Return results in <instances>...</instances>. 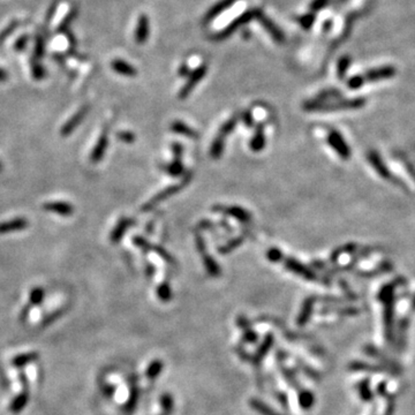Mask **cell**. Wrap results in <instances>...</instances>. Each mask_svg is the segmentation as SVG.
I'll list each match as a JSON object with an SVG mask.
<instances>
[{
  "label": "cell",
  "mask_w": 415,
  "mask_h": 415,
  "mask_svg": "<svg viewBox=\"0 0 415 415\" xmlns=\"http://www.w3.org/2000/svg\"><path fill=\"white\" fill-rule=\"evenodd\" d=\"M241 119H242V123L245 124L247 127L250 128L254 126V117L253 115H251V112L248 111V110H246V111H243L241 113Z\"/></svg>",
  "instance_id": "cell-46"
},
{
  "label": "cell",
  "mask_w": 415,
  "mask_h": 415,
  "mask_svg": "<svg viewBox=\"0 0 415 415\" xmlns=\"http://www.w3.org/2000/svg\"><path fill=\"white\" fill-rule=\"evenodd\" d=\"M190 68H189V66L187 64H182L180 67H179V71H178V73H179V75H180L181 77H185V76H188L189 74H190Z\"/></svg>",
  "instance_id": "cell-52"
},
{
  "label": "cell",
  "mask_w": 415,
  "mask_h": 415,
  "mask_svg": "<svg viewBox=\"0 0 415 415\" xmlns=\"http://www.w3.org/2000/svg\"><path fill=\"white\" fill-rule=\"evenodd\" d=\"M366 353L368 354V355H370V356H373V357H375V359H378L380 360L382 364H383V366H385V367H388V368H390L392 370V372L396 374H399L400 373V367L399 366H398L396 362H393L391 359H389V357H386L383 353H381L380 351H378L377 348H375L374 347V346H366Z\"/></svg>",
  "instance_id": "cell-19"
},
{
  "label": "cell",
  "mask_w": 415,
  "mask_h": 415,
  "mask_svg": "<svg viewBox=\"0 0 415 415\" xmlns=\"http://www.w3.org/2000/svg\"><path fill=\"white\" fill-rule=\"evenodd\" d=\"M195 246H196L197 251L202 256V261H203V264H204L208 274H209L211 277L221 276V272H222L221 267H219V264L215 261V258L213 257V256L208 254L205 241L201 235L200 231H197L196 233H195Z\"/></svg>",
  "instance_id": "cell-5"
},
{
  "label": "cell",
  "mask_w": 415,
  "mask_h": 415,
  "mask_svg": "<svg viewBox=\"0 0 415 415\" xmlns=\"http://www.w3.org/2000/svg\"><path fill=\"white\" fill-rule=\"evenodd\" d=\"M88 112H89V107L88 105H85V107L81 108L74 116H72L71 118H69L67 123L64 124L62 129H60V134H62V136L71 135V134L74 132L75 129L81 125V123L84 120V118L87 117Z\"/></svg>",
  "instance_id": "cell-11"
},
{
  "label": "cell",
  "mask_w": 415,
  "mask_h": 415,
  "mask_svg": "<svg viewBox=\"0 0 415 415\" xmlns=\"http://www.w3.org/2000/svg\"><path fill=\"white\" fill-rule=\"evenodd\" d=\"M364 84H365V80H364V77H362V74L354 75L347 81V87L349 89H353V90L360 89Z\"/></svg>",
  "instance_id": "cell-42"
},
{
  "label": "cell",
  "mask_w": 415,
  "mask_h": 415,
  "mask_svg": "<svg viewBox=\"0 0 415 415\" xmlns=\"http://www.w3.org/2000/svg\"><path fill=\"white\" fill-rule=\"evenodd\" d=\"M44 210L48 211V213L57 214L63 217H69L74 214V206L71 203L64 202V201H51L44 204Z\"/></svg>",
  "instance_id": "cell-13"
},
{
  "label": "cell",
  "mask_w": 415,
  "mask_h": 415,
  "mask_svg": "<svg viewBox=\"0 0 415 415\" xmlns=\"http://www.w3.org/2000/svg\"><path fill=\"white\" fill-rule=\"evenodd\" d=\"M133 225H135V221L132 218H121L119 222H118L117 225L115 226V229L112 230L111 234H110V241L113 245H117V243L120 242V240L123 239V237L126 233L129 227H132Z\"/></svg>",
  "instance_id": "cell-14"
},
{
  "label": "cell",
  "mask_w": 415,
  "mask_h": 415,
  "mask_svg": "<svg viewBox=\"0 0 415 415\" xmlns=\"http://www.w3.org/2000/svg\"><path fill=\"white\" fill-rule=\"evenodd\" d=\"M157 293H158V296H160V299L163 301H169L171 298H172V292H171V287L168 282L162 283L160 286H158Z\"/></svg>",
  "instance_id": "cell-39"
},
{
  "label": "cell",
  "mask_w": 415,
  "mask_h": 415,
  "mask_svg": "<svg viewBox=\"0 0 415 415\" xmlns=\"http://www.w3.org/2000/svg\"><path fill=\"white\" fill-rule=\"evenodd\" d=\"M44 300V290L42 287H35L34 290H31L29 301L32 306H38L43 302Z\"/></svg>",
  "instance_id": "cell-37"
},
{
  "label": "cell",
  "mask_w": 415,
  "mask_h": 415,
  "mask_svg": "<svg viewBox=\"0 0 415 415\" xmlns=\"http://www.w3.org/2000/svg\"><path fill=\"white\" fill-rule=\"evenodd\" d=\"M133 243L136 247L141 248V249L143 251H148V247L150 245V243L148 242V240H145L144 238H142V237H134L133 238Z\"/></svg>",
  "instance_id": "cell-47"
},
{
  "label": "cell",
  "mask_w": 415,
  "mask_h": 415,
  "mask_svg": "<svg viewBox=\"0 0 415 415\" xmlns=\"http://www.w3.org/2000/svg\"><path fill=\"white\" fill-rule=\"evenodd\" d=\"M258 21L260 23L262 24V27L266 29L268 32H269V35L271 36V38L275 40L277 43H284L285 42V35L283 30L280 29V28L277 26V24L272 21V20L269 18V16H267L264 13H262L261 15L258 16Z\"/></svg>",
  "instance_id": "cell-12"
},
{
  "label": "cell",
  "mask_w": 415,
  "mask_h": 415,
  "mask_svg": "<svg viewBox=\"0 0 415 415\" xmlns=\"http://www.w3.org/2000/svg\"><path fill=\"white\" fill-rule=\"evenodd\" d=\"M366 104L365 98H353V99H341L337 101H324L319 99H310L304 101L302 108L307 112H331L337 110H348V109H360Z\"/></svg>",
  "instance_id": "cell-1"
},
{
  "label": "cell",
  "mask_w": 415,
  "mask_h": 415,
  "mask_svg": "<svg viewBox=\"0 0 415 415\" xmlns=\"http://www.w3.org/2000/svg\"><path fill=\"white\" fill-rule=\"evenodd\" d=\"M331 28H332V21H331V20H329V21L324 22V24H323V30H324V31L330 30Z\"/></svg>",
  "instance_id": "cell-54"
},
{
  "label": "cell",
  "mask_w": 415,
  "mask_h": 415,
  "mask_svg": "<svg viewBox=\"0 0 415 415\" xmlns=\"http://www.w3.org/2000/svg\"><path fill=\"white\" fill-rule=\"evenodd\" d=\"M213 210L217 214H224L227 216H231L237 219V221L241 222L243 224H249L251 221V216L248 213L247 210L242 209V208L233 205V206H227V205H222V204H216L213 206Z\"/></svg>",
  "instance_id": "cell-9"
},
{
  "label": "cell",
  "mask_w": 415,
  "mask_h": 415,
  "mask_svg": "<svg viewBox=\"0 0 415 415\" xmlns=\"http://www.w3.org/2000/svg\"><path fill=\"white\" fill-rule=\"evenodd\" d=\"M254 407H255L256 409H257V410H260V412H261V413L266 414V415H276L274 412H272V410H270L269 408H268L267 406L262 405L261 402H258V401L254 402ZM277 415H278V414H277Z\"/></svg>",
  "instance_id": "cell-50"
},
{
  "label": "cell",
  "mask_w": 415,
  "mask_h": 415,
  "mask_svg": "<svg viewBox=\"0 0 415 415\" xmlns=\"http://www.w3.org/2000/svg\"><path fill=\"white\" fill-rule=\"evenodd\" d=\"M31 73L35 80H42L45 76V69L38 62L31 63Z\"/></svg>",
  "instance_id": "cell-41"
},
{
  "label": "cell",
  "mask_w": 415,
  "mask_h": 415,
  "mask_svg": "<svg viewBox=\"0 0 415 415\" xmlns=\"http://www.w3.org/2000/svg\"><path fill=\"white\" fill-rule=\"evenodd\" d=\"M216 225L213 224V222L210 221H201L200 223L197 224V231H202V230H211V229H215Z\"/></svg>",
  "instance_id": "cell-49"
},
{
  "label": "cell",
  "mask_w": 415,
  "mask_h": 415,
  "mask_svg": "<svg viewBox=\"0 0 415 415\" xmlns=\"http://www.w3.org/2000/svg\"><path fill=\"white\" fill-rule=\"evenodd\" d=\"M368 160L370 161L372 165L374 166V169L377 171L378 174H380L382 178L391 179V173H390L389 170L385 168V165L383 164V162H382L380 156H378V153H376L375 151H370L368 154Z\"/></svg>",
  "instance_id": "cell-24"
},
{
  "label": "cell",
  "mask_w": 415,
  "mask_h": 415,
  "mask_svg": "<svg viewBox=\"0 0 415 415\" xmlns=\"http://www.w3.org/2000/svg\"><path fill=\"white\" fill-rule=\"evenodd\" d=\"M267 258L269 260L270 262H274V263L282 262L284 258V254L282 253V250L278 249V248L272 247L267 251Z\"/></svg>",
  "instance_id": "cell-40"
},
{
  "label": "cell",
  "mask_w": 415,
  "mask_h": 415,
  "mask_svg": "<svg viewBox=\"0 0 415 415\" xmlns=\"http://www.w3.org/2000/svg\"><path fill=\"white\" fill-rule=\"evenodd\" d=\"M109 145V136H108V129L100 134L98 140H97L95 146H93L92 151L90 153V162L91 163H98L103 160L105 152L108 150Z\"/></svg>",
  "instance_id": "cell-15"
},
{
  "label": "cell",
  "mask_w": 415,
  "mask_h": 415,
  "mask_svg": "<svg viewBox=\"0 0 415 415\" xmlns=\"http://www.w3.org/2000/svg\"><path fill=\"white\" fill-rule=\"evenodd\" d=\"M394 75H396V68H394L392 65H385V66L369 69V71L362 74V77H364L366 83L376 82V81L381 80H388L391 79Z\"/></svg>",
  "instance_id": "cell-8"
},
{
  "label": "cell",
  "mask_w": 415,
  "mask_h": 415,
  "mask_svg": "<svg viewBox=\"0 0 415 415\" xmlns=\"http://www.w3.org/2000/svg\"><path fill=\"white\" fill-rule=\"evenodd\" d=\"M163 170H164L169 176L173 177V178L181 177L185 174V168H184V164H182L181 158H174V160L171 163H169L168 165H164Z\"/></svg>",
  "instance_id": "cell-25"
},
{
  "label": "cell",
  "mask_w": 415,
  "mask_h": 415,
  "mask_svg": "<svg viewBox=\"0 0 415 415\" xmlns=\"http://www.w3.org/2000/svg\"><path fill=\"white\" fill-rule=\"evenodd\" d=\"M38 357H39V353L37 352H29V353L20 354V355L15 356L14 359L12 360V365H13L16 368H21L28 364H31V362L38 360Z\"/></svg>",
  "instance_id": "cell-26"
},
{
  "label": "cell",
  "mask_w": 415,
  "mask_h": 415,
  "mask_svg": "<svg viewBox=\"0 0 415 415\" xmlns=\"http://www.w3.org/2000/svg\"><path fill=\"white\" fill-rule=\"evenodd\" d=\"M249 146L251 149V151L254 152H260L262 151L266 146V135H264V124L260 123L256 126L255 133L251 140L249 142Z\"/></svg>",
  "instance_id": "cell-21"
},
{
  "label": "cell",
  "mask_w": 415,
  "mask_h": 415,
  "mask_svg": "<svg viewBox=\"0 0 415 415\" xmlns=\"http://www.w3.org/2000/svg\"><path fill=\"white\" fill-rule=\"evenodd\" d=\"M3 171V164H2V162H0V172H2Z\"/></svg>",
  "instance_id": "cell-56"
},
{
  "label": "cell",
  "mask_w": 415,
  "mask_h": 415,
  "mask_svg": "<svg viewBox=\"0 0 415 415\" xmlns=\"http://www.w3.org/2000/svg\"><path fill=\"white\" fill-rule=\"evenodd\" d=\"M296 21H298L300 26L302 27V29L310 30L316 21V14L313 13V12H309V13L299 16V18L296 19Z\"/></svg>",
  "instance_id": "cell-32"
},
{
  "label": "cell",
  "mask_w": 415,
  "mask_h": 415,
  "mask_svg": "<svg viewBox=\"0 0 415 415\" xmlns=\"http://www.w3.org/2000/svg\"><path fill=\"white\" fill-rule=\"evenodd\" d=\"M28 402H29V393L22 392L21 394H19L18 397H15L13 401L11 402L10 410L13 414H18L20 412H22Z\"/></svg>",
  "instance_id": "cell-28"
},
{
  "label": "cell",
  "mask_w": 415,
  "mask_h": 415,
  "mask_svg": "<svg viewBox=\"0 0 415 415\" xmlns=\"http://www.w3.org/2000/svg\"><path fill=\"white\" fill-rule=\"evenodd\" d=\"M8 79V74L5 69H3L0 67V82H5V81Z\"/></svg>",
  "instance_id": "cell-53"
},
{
  "label": "cell",
  "mask_w": 415,
  "mask_h": 415,
  "mask_svg": "<svg viewBox=\"0 0 415 415\" xmlns=\"http://www.w3.org/2000/svg\"><path fill=\"white\" fill-rule=\"evenodd\" d=\"M330 3V0H313L309 5V12H313V13H317V12L322 11L323 8L327 7Z\"/></svg>",
  "instance_id": "cell-43"
},
{
  "label": "cell",
  "mask_w": 415,
  "mask_h": 415,
  "mask_svg": "<svg viewBox=\"0 0 415 415\" xmlns=\"http://www.w3.org/2000/svg\"><path fill=\"white\" fill-rule=\"evenodd\" d=\"M243 241H245V238H243V237H238V238L232 239V240H230L229 242L225 243V245L218 248V253L223 254V255L229 254V253H231V251H233L237 247L241 246L243 243Z\"/></svg>",
  "instance_id": "cell-31"
},
{
  "label": "cell",
  "mask_w": 415,
  "mask_h": 415,
  "mask_svg": "<svg viewBox=\"0 0 415 415\" xmlns=\"http://www.w3.org/2000/svg\"><path fill=\"white\" fill-rule=\"evenodd\" d=\"M171 132L180 134V135H185L187 137L192 138V140H197L200 137V134L198 132L195 131L192 127H189L188 125H186L185 123H182L180 120H174L170 126Z\"/></svg>",
  "instance_id": "cell-22"
},
{
  "label": "cell",
  "mask_w": 415,
  "mask_h": 415,
  "mask_svg": "<svg viewBox=\"0 0 415 415\" xmlns=\"http://www.w3.org/2000/svg\"><path fill=\"white\" fill-rule=\"evenodd\" d=\"M282 262L284 263L285 269H287L288 271L293 272V274L302 277V278L307 279V280H316L317 279V276L314 274V271L309 269V268L304 266V264L299 262L298 260H295L293 257H287V256L285 257V256H284Z\"/></svg>",
  "instance_id": "cell-7"
},
{
  "label": "cell",
  "mask_w": 415,
  "mask_h": 415,
  "mask_svg": "<svg viewBox=\"0 0 415 415\" xmlns=\"http://www.w3.org/2000/svg\"><path fill=\"white\" fill-rule=\"evenodd\" d=\"M378 298L384 303V331L385 338L389 343L392 341L393 336V312H394V284H388L382 288Z\"/></svg>",
  "instance_id": "cell-2"
},
{
  "label": "cell",
  "mask_w": 415,
  "mask_h": 415,
  "mask_svg": "<svg viewBox=\"0 0 415 415\" xmlns=\"http://www.w3.org/2000/svg\"><path fill=\"white\" fill-rule=\"evenodd\" d=\"M224 148H225V138L216 135L210 148V157L215 161L219 160L224 152Z\"/></svg>",
  "instance_id": "cell-29"
},
{
  "label": "cell",
  "mask_w": 415,
  "mask_h": 415,
  "mask_svg": "<svg viewBox=\"0 0 415 415\" xmlns=\"http://www.w3.org/2000/svg\"><path fill=\"white\" fill-rule=\"evenodd\" d=\"M117 137H118V140L123 141L125 142V143H133V142L135 141V135H134V133L129 132V131L117 133Z\"/></svg>",
  "instance_id": "cell-45"
},
{
  "label": "cell",
  "mask_w": 415,
  "mask_h": 415,
  "mask_svg": "<svg viewBox=\"0 0 415 415\" xmlns=\"http://www.w3.org/2000/svg\"><path fill=\"white\" fill-rule=\"evenodd\" d=\"M111 67L113 71L118 73L119 75L127 76V77H135L137 75L136 69L134 68L131 64L125 62L123 59H116L113 60L111 64Z\"/></svg>",
  "instance_id": "cell-23"
},
{
  "label": "cell",
  "mask_w": 415,
  "mask_h": 415,
  "mask_svg": "<svg viewBox=\"0 0 415 415\" xmlns=\"http://www.w3.org/2000/svg\"><path fill=\"white\" fill-rule=\"evenodd\" d=\"M150 35V21L149 18L144 14L140 15L137 20L135 29V40L137 44H144Z\"/></svg>",
  "instance_id": "cell-17"
},
{
  "label": "cell",
  "mask_w": 415,
  "mask_h": 415,
  "mask_svg": "<svg viewBox=\"0 0 415 415\" xmlns=\"http://www.w3.org/2000/svg\"><path fill=\"white\" fill-rule=\"evenodd\" d=\"M356 248L355 243H347V245H344L343 247H339L337 248V249L333 251L330 256V262H336L337 260L339 258V256L341 254H345V253H352L354 251V249Z\"/></svg>",
  "instance_id": "cell-36"
},
{
  "label": "cell",
  "mask_w": 415,
  "mask_h": 415,
  "mask_svg": "<svg viewBox=\"0 0 415 415\" xmlns=\"http://www.w3.org/2000/svg\"><path fill=\"white\" fill-rule=\"evenodd\" d=\"M238 121H239L238 115H234L233 117H231L229 120H226L225 123L222 125V127L219 128L217 135L223 137V138H225V140H226V136L230 135L231 133H233L235 126H237V124H238Z\"/></svg>",
  "instance_id": "cell-30"
},
{
  "label": "cell",
  "mask_w": 415,
  "mask_h": 415,
  "mask_svg": "<svg viewBox=\"0 0 415 415\" xmlns=\"http://www.w3.org/2000/svg\"><path fill=\"white\" fill-rule=\"evenodd\" d=\"M349 368L353 372H366V373H389L392 375H396L391 369L385 367V366H374L369 364H365V362L354 361L349 365Z\"/></svg>",
  "instance_id": "cell-20"
},
{
  "label": "cell",
  "mask_w": 415,
  "mask_h": 415,
  "mask_svg": "<svg viewBox=\"0 0 415 415\" xmlns=\"http://www.w3.org/2000/svg\"><path fill=\"white\" fill-rule=\"evenodd\" d=\"M351 63H352V59L349 56H343L341 58L338 60V65H337V73H338V77L339 79H344L346 73H347V69L351 66Z\"/></svg>",
  "instance_id": "cell-33"
},
{
  "label": "cell",
  "mask_w": 415,
  "mask_h": 415,
  "mask_svg": "<svg viewBox=\"0 0 415 415\" xmlns=\"http://www.w3.org/2000/svg\"><path fill=\"white\" fill-rule=\"evenodd\" d=\"M149 250H152V251H154V253H157L158 255L161 256V257H162L163 260H164V261H165L166 263L174 264V260H173L172 256H171V254H169L168 251H166V249H164V248H163V247L149 245L148 251H149Z\"/></svg>",
  "instance_id": "cell-38"
},
{
  "label": "cell",
  "mask_w": 415,
  "mask_h": 415,
  "mask_svg": "<svg viewBox=\"0 0 415 415\" xmlns=\"http://www.w3.org/2000/svg\"><path fill=\"white\" fill-rule=\"evenodd\" d=\"M28 40H29V38H28L27 36H22L21 38H19L18 40H16V43H15V50L22 51L23 48L26 47Z\"/></svg>",
  "instance_id": "cell-51"
},
{
  "label": "cell",
  "mask_w": 415,
  "mask_h": 415,
  "mask_svg": "<svg viewBox=\"0 0 415 415\" xmlns=\"http://www.w3.org/2000/svg\"><path fill=\"white\" fill-rule=\"evenodd\" d=\"M29 226V223L26 218L18 217L13 218L11 221H6L0 223V234H8L13 233V232L22 231Z\"/></svg>",
  "instance_id": "cell-16"
},
{
  "label": "cell",
  "mask_w": 415,
  "mask_h": 415,
  "mask_svg": "<svg viewBox=\"0 0 415 415\" xmlns=\"http://www.w3.org/2000/svg\"><path fill=\"white\" fill-rule=\"evenodd\" d=\"M328 143L331 148L339 154L341 160L347 161L351 157V150H349L347 143H346L343 136L337 131H331L328 134Z\"/></svg>",
  "instance_id": "cell-10"
},
{
  "label": "cell",
  "mask_w": 415,
  "mask_h": 415,
  "mask_svg": "<svg viewBox=\"0 0 415 415\" xmlns=\"http://www.w3.org/2000/svg\"><path fill=\"white\" fill-rule=\"evenodd\" d=\"M314 303H315V298H314V296H309V298H307L306 300H304L302 309H301L300 315H299V317H298V323H299V325H304V324L307 323V321L309 320V317H310L313 307H314Z\"/></svg>",
  "instance_id": "cell-27"
},
{
  "label": "cell",
  "mask_w": 415,
  "mask_h": 415,
  "mask_svg": "<svg viewBox=\"0 0 415 415\" xmlns=\"http://www.w3.org/2000/svg\"><path fill=\"white\" fill-rule=\"evenodd\" d=\"M343 96V93H341L338 89H325V90L321 91L319 95H317L316 99L319 100H324V101H329L331 98H340V97Z\"/></svg>",
  "instance_id": "cell-35"
},
{
  "label": "cell",
  "mask_w": 415,
  "mask_h": 415,
  "mask_svg": "<svg viewBox=\"0 0 415 415\" xmlns=\"http://www.w3.org/2000/svg\"><path fill=\"white\" fill-rule=\"evenodd\" d=\"M359 393H360V397L362 398V400L365 401H372L373 400V392L372 390H370V385H369V381L368 380H364L362 382L359 383Z\"/></svg>",
  "instance_id": "cell-34"
},
{
  "label": "cell",
  "mask_w": 415,
  "mask_h": 415,
  "mask_svg": "<svg viewBox=\"0 0 415 415\" xmlns=\"http://www.w3.org/2000/svg\"><path fill=\"white\" fill-rule=\"evenodd\" d=\"M263 13L262 8L260 7H253L247 10L245 13H242L240 16H238L237 19H234L230 24L224 28L223 30L218 31L217 34H215L211 39L215 40V42H222V40H225L229 37H231V35H233L235 31H237L239 28H241L245 24L249 23L253 21V20H257L258 16Z\"/></svg>",
  "instance_id": "cell-3"
},
{
  "label": "cell",
  "mask_w": 415,
  "mask_h": 415,
  "mask_svg": "<svg viewBox=\"0 0 415 415\" xmlns=\"http://www.w3.org/2000/svg\"><path fill=\"white\" fill-rule=\"evenodd\" d=\"M44 45H45V42H44L43 36H38L35 46V58L37 60L44 56V51H45V46Z\"/></svg>",
  "instance_id": "cell-44"
},
{
  "label": "cell",
  "mask_w": 415,
  "mask_h": 415,
  "mask_svg": "<svg viewBox=\"0 0 415 415\" xmlns=\"http://www.w3.org/2000/svg\"><path fill=\"white\" fill-rule=\"evenodd\" d=\"M412 308H413V310H415V296H414V299L412 301Z\"/></svg>",
  "instance_id": "cell-55"
},
{
  "label": "cell",
  "mask_w": 415,
  "mask_h": 415,
  "mask_svg": "<svg viewBox=\"0 0 415 415\" xmlns=\"http://www.w3.org/2000/svg\"><path fill=\"white\" fill-rule=\"evenodd\" d=\"M206 72L208 66L205 64L201 65V66L195 68L193 72H190L188 79H187V82L184 84V87L180 89V91H179V98L186 99L187 97L190 95V92L193 91V89L196 87L197 83L205 76Z\"/></svg>",
  "instance_id": "cell-6"
},
{
  "label": "cell",
  "mask_w": 415,
  "mask_h": 415,
  "mask_svg": "<svg viewBox=\"0 0 415 415\" xmlns=\"http://www.w3.org/2000/svg\"><path fill=\"white\" fill-rule=\"evenodd\" d=\"M192 177L193 176H192V172H190V171H189V172H187L186 174H184V179H182V180L179 182V184L172 185V186L168 187V188L163 189L162 192H160L157 195H154L153 197L150 198V200L146 202L143 206H142V211H143V213H148V211L152 210L153 208H156L163 201L168 200V198H170L171 196H173V195H176L178 192H180V190L184 189L185 187L187 186V184H188V182L192 180Z\"/></svg>",
  "instance_id": "cell-4"
},
{
  "label": "cell",
  "mask_w": 415,
  "mask_h": 415,
  "mask_svg": "<svg viewBox=\"0 0 415 415\" xmlns=\"http://www.w3.org/2000/svg\"><path fill=\"white\" fill-rule=\"evenodd\" d=\"M171 149H172V152L174 154V158H182V154H184V146L179 142H173L172 145H171Z\"/></svg>",
  "instance_id": "cell-48"
},
{
  "label": "cell",
  "mask_w": 415,
  "mask_h": 415,
  "mask_svg": "<svg viewBox=\"0 0 415 415\" xmlns=\"http://www.w3.org/2000/svg\"><path fill=\"white\" fill-rule=\"evenodd\" d=\"M239 2V0H221L218 2L216 5L210 8L209 11L206 12V14L204 15V19H203V23L206 24L213 21L219 14H222L223 12H225L227 8H230L234 5L235 3Z\"/></svg>",
  "instance_id": "cell-18"
}]
</instances>
